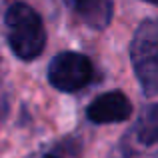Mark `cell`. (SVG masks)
I'll use <instances>...</instances> for the list:
<instances>
[{
  "instance_id": "1",
  "label": "cell",
  "mask_w": 158,
  "mask_h": 158,
  "mask_svg": "<svg viewBox=\"0 0 158 158\" xmlns=\"http://www.w3.org/2000/svg\"><path fill=\"white\" fill-rule=\"evenodd\" d=\"M4 34L14 56L30 62L46 46V30L40 14L26 2H12L4 12Z\"/></svg>"
},
{
  "instance_id": "2",
  "label": "cell",
  "mask_w": 158,
  "mask_h": 158,
  "mask_svg": "<svg viewBox=\"0 0 158 158\" xmlns=\"http://www.w3.org/2000/svg\"><path fill=\"white\" fill-rule=\"evenodd\" d=\"M130 62L138 84L148 98L158 92V24L156 20H142L130 42Z\"/></svg>"
},
{
  "instance_id": "3",
  "label": "cell",
  "mask_w": 158,
  "mask_h": 158,
  "mask_svg": "<svg viewBox=\"0 0 158 158\" xmlns=\"http://www.w3.org/2000/svg\"><path fill=\"white\" fill-rule=\"evenodd\" d=\"M46 76L52 88L72 94L92 84L96 78V70L86 54L66 50L56 54L50 60Z\"/></svg>"
},
{
  "instance_id": "4",
  "label": "cell",
  "mask_w": 158,
  "mask_h": 158,
  "mask_svg": "<svg viewBox=\"0 0 158 158\" xmlns=\"http://www.w3.org/2000/svg\"><path fill=\"white\" fill-rule=\"evenodd\" d=\"M130 114H132V102L120 90H110V92L100 94L86 108V118L92 124L126 122Z\"/></svg>"
},
{
  "instance_id": "5",
  "label": "cell",
  "mask_w": 158,
  "mask_h": 158,
  "mask_svg": "<svg viewBox=\"0 0 158 158\" xmlns=\"http://www.w3.org/2000/svg\"><path fill=\"white\" fill-rule=\"evenodd\" d=\"M124 144H134V154H138L140 150L144 152V148H154L158 140V106L148 104L142 110L136 126L124 136Z\"/></svg>"
},
{
  "instance_id": "6",
  "label": "cell",
  "mask_w": 158,
  "mask_h": 158,
  "mask_svg": "<svg viewBox=\"0 0 158 158\" xmlns=\"http://www.w3.org/2000/svg\"><path fill=\"white\" fill-rule=\"evenodd\" d=\"M64 4L90 28L104 30L112 20V0H64Z\"/></svg>"
},
{
  "instance_id": "7",
  "label": "cell",
  "mask_w": 158,
  "mask_h": 158,
  "mask_svg": "<svg viewBox=\"0 0 158 158\" xmlns=\"http://www.w3.org/2000/svg\"><path fill=\"white\" fill-rule=\"evenodd\" d=\"M144 2H148V4H152V6H156V4H158V0H144Z\"/></svg>"
},
{
  "instance_id": "8",
  "label": "cell",
  "mask_w": 158,
  "mask_h": 158,
  "mask_svg": "<svg viewBox=\"0 0 158 158\" xmlns=\"http://www.w3.org/2000/svg\"><path fill=\"white\" fill-rule=\"evenodd\" d=\"M2 112H4V108H2V106H0V116H2Z\"/></svg>"
},
{
  "instance_id": "9",
  "label": "cell",
  "mask_w": 158,
  "mask_h": 158,
  "mask_svg": "<svg viewBox=\"0 0 158 158\" xmlns=\"http://www.w3.org/2000/svg\"><path fill=\"white\" fill-rule=\"evenodd\" d=\"M44 158H58V156H44Z\"/></svg>"
}]
</instances>
